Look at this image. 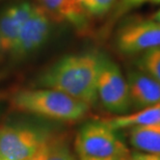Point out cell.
<instances>
[{
	"label": "cell",
	"instance_id": "6da1fadb",
	"mask_svg": "<svg viewBox=\"0 0 160 160\" xmlns=\"http://www.w3.org/2000/svg\"><path fill=\"white\" fill-rule=\"evenodd\" d=\"M101 59V54L92 51L67 54L41 73L37 85L65 92L92 106L98 100Z\"/></svg>",
	"mask_w": 160,
	"mask_h": 160
},
{
	"label": "cell",
	"instance_id": "7a4b0ae2",
	"mask_svg": "<svg viewBox=\"0 0 160 160\" xmlns=\"http://www.w3.org/2000/svg\"><path fill=\"white\" fill-rule=\"evenodd\" d=\"M18 110L51 120L76 122L88 113L89 105L52 88L21 89L11 99Z\"/></svg>",
	"mask_w": 160,
	"mask_h": 160
},
{
	"label": "cell",
	"instance_id": "3957f363",
	"mask_svg": "<svg viewBox=\"0 0 160 160\" xmlns=\"http://www.w3.org/2000/svg\"><path fill=\"white\" fill-rule=\"evenodd\" d=\"M80 158L122 160L128 154L126 146L105 122H89L80 128L75 139Z\"/></svg>",
	"mask_w": 160,
	"mask_h": 160
},
{
	"label": "cell",
	"instance_id": "277c9868",
	"mask_svg": "<svg viewBox=\"0 0 160 160\" xmlns=\"http://www.w3.org/2000/svg\"><path fill=\"white\" fill-rule=\"evenodd\" d=\"M97 99L105 109L112 113L126 114L131 107L127 78L120 67L104 55L98 75Z\"/></svg>",
	"mask_w": 160,
	"mask_h": 160
},
{
	"label": "cell",
	"instance_id": "5b68a950",
	"mask_svg": "<svg viewBox=\"0 0 160 160\" xmlns=\"http://www.w3.org/2000/svg\"><path fill=\"white\" fill-rule=\"evenodd\" d=\"M116 45L120 52L135 55L160 47V22L154 19H132L118 28Z\"/></svg>",
	"mask_w": 160,
	"mask_h": 160
},
{
	"label": "cell",
	"instance_id": "8992f818",
	"mask_svg": "<svg viewBox=\"0 0 160 160\" xmlns=\"http://www.w3.org/2000/svg\"><path fill=\"white\" fill-rule=\"evenodd\" d=\"M54 19L46 9L36 3L33 12L22 26L11 52L14 60H23L40 50L49 40Z\"/></svg>",
	"mask_w": 160,
	"mask_h": 160
},
{
	"label": "cell",
	"instance_id": "52a82bcc",
	"mask_svg": "<svg viewBox=\"0 0 160 160\" xmlns=\"http://www.w3.org/2000/svg\"><path fill=\"white\" fill-rule=\"evenodd\" d=\"M50 135L28 127H0V157L8 160H28Z\"/></svg>",
	"mask_w": 160,
	"mask_h": 160
},
{
	"label": "cell",
	"instance_id": "ba28073f",
	"mask_svg": "<svg viewBox=\"0 0 160 160\" xmlns=\"http://www.w3.org/2000/svg\"><path fill=\"white\" fill-rule=\"evenodd\" d=\"M36 3L22 1L0 12V46L3 55L11 54L22 26L33 12Z\"/></svg>",
	"mask_w": 160,
	"mask_h": 160
},
{
	"label": "cell",
	"instance_id": "9c48e42d",
	"mask_svg": "<svg viewBox=\"0 0 160 160\" xmlns=\"http://www.w3.org/2000/svg\"><path fill=\"white\" fill-rule=\"evenodd\" d=\"M127 83L131 105L138 109L160 103V81L139 70L128 73Z\"/></svg>",
	"mask_w": 160,
	"mask_h": 160
},
{
	"label": "cell",
	"instance_id": "30bf717a",
	"mask_svg": "<svg viewBox=\"0 0 160 160\" xmlns=\"http://www.w3.org/2000/svg\"><path fill=\"white\" fill-rule=\"evenodd\" d=\"M40 6L49 12L54 21H63L78 30L88 26V16L80 6L78 0H37Z\"/></svg>",
	"mask_w": 160,
	"mask_h": 160
},
{
	"label": "cell",
	"instance_id": "8fae6325",
	"mask_svg": "<svg viewBox=\"0 0 160 160\" xmlns=\"http://www.w3.org/2000/svg\"><path fill=\"white\" fill-rule=\"evenodd\" d=\"M105 124L113 130L160 125V103L142 108L132 113L121 114L111 120L105 121Z\"/></svg>",
	"mask_w": 160,
	"mask_h": 160
},
{
	"label": "cell",
	"instance_id": "7c38bea8",
	"mask_svg": "<svg viewBox=\"0 0 160 160\" xmlns=\"http://www.w3.org/2000/svg\"><path fill=\"white\" fill-rule=\"evenodd\" d=\"M128 137L138 152L160 155V125L130 128Z\"/></svg>",
	"mask_w": 160,
	"mask_h": 160
},
{
	"label": "cell",
	"instance_id": "4fadbf2b",
	"mask_svg": "<svg viewBox=\"0 0 160 160\" xmlns=\"http://www.w3.org/2000/svg\"><path fill=\"white\" fill-rule=\"evenodd\" d=\"M28 160H76V158L65 139L49 136Z\"/></svg>",
	"mask_w": 160,
	"mask_h": 160
},
{
	"label": "cell",
	"instance_id": "5bb4252c",
	"mask_svg": "<svg viewBox=\"0 0 160 160\" xmlns=\"http://www.w3.org/2000/svg\"><path fill=\"white\" fill-rule=\"evenodd\" d=\"M136 67L137 70L160 81V47L139 54Z\"/></svg>",
	"mask_w": 160,
	"mask_h": 160
},
{
	"label": "cell",
	"instance_id": "9a60e30c",
	"mask_svg": "<svg viewBox=\"0 0 160 160\" xmlns=\"http://www.w3.org/2000/svg\"><path fill=\"white\" fill-rule=\"evenodd\" d=\"M119 0H78L88 17H103L112 9Z\"/></svg>",
	"mask_w": 160,
	"mask_h": 160
},
{
	"label": "cell",
	"instance_id": "2e32d148",
	"mask_svg": "<svg viewBox=\"0 0 160 160\" xmlns=\"http://www.w3.org/2000/svg\"><path fill=\"white\" fill-rule=\"evenodd\" d=\"M147 4H160V0H119L114 6L112 20L116 21L118 18L127 14L131 9L140 8V6Z\"/></svg>",
	"mask_w": 160,
	"mask_h": 160
},
{
	"label": "cell",
	"instance_id": "e0dca14e",
	"mask_svg": "<svg viewBox=\"0 0 160 160\" xmlns=\"http://www.w3.org/2000/svg\"><path fill=\"white\" fill-rule=\"evenodd\" d=\"M130 160H160V155L135 152L130 156Z\"/></svg>",
	"mask_w": 160,
	"mask_h": 160
},
{
	"label": "cell",
	"instance_id": "ac0fdd59",
	"mask_svg": "<svg viewBox=\"0 0 160 160\" xmlns=\"http://www.w3.org/2000/svg\"><path fill=\"white\" fill-rule=\"evenodd\" d=\"M153 19H154V20H156V21L160 22V8L154 14V16H153Z\"/></svg>",
	"mask_w": 160,
	"mask_h": 160
},
{
	"label": "cell",
	"instance_id": "d6986e66",
	"mask_svg": "<svg viewBox=\"0 0 160 160\" xmlns=\"http://www.w3.org/2000/svg\"><path fill=\"white\" fill-rule=\"evenodd\" d=\"M79 160H111V159H92V158H80Z\"/></svg>",
	"mask_w": 160,
	"mask_h": 160
},
{
	"label": "cell",
	"instance_id": "ffe728a7",
	"mask_svg": "<svg viewBox=\"0 0 160 160\" xmlns=\"http://www.w3.org/2000/svg\"><path fill=\"white\" fill-rule=\"evenodd\" d=\"M2 55H3V54H2V51H1V46H0V58H1Z\"/></svg>",
	"mask_w": 160,
	"mask_h": 160
},
{
	"label": "cell",
	"instance_id": "44dd1931",
	"mask_svg": "<svg viewBox=\"0 0 160 160\" xmlns=\"http://www.w3.org/2000/svg\"><path fill=\"white\" fill-rule=\"evenodd\" d=\"M122 160H130V158H127V157H125V158H123Z\"/></svg>",
	"mask_w": 160,
	"mask_h": 160
},
{
	"label": "cell",
	"instance_id": "7402d4cb",
	"mask_svg": "<svg viewBox=\"0 0 160 160\" xmlns=\"http://www.w3.org/2000/svg\"><path fill=\"white\" fill-rule=\"evenodd\" d=\"M0 160H8V159H4V158H2V157H0Z\"/></svg>",
	"mask_w": 160,
	"mask_h": 160
}]
</instances>
